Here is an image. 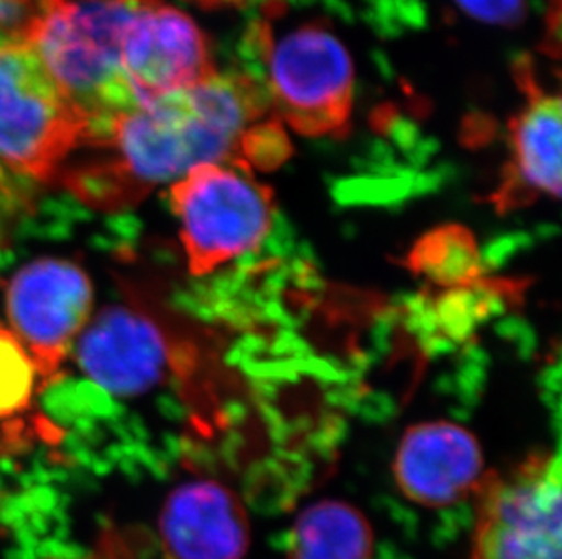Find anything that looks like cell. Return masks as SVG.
Here are the masks:
<instances>
[{"instance_id":"6da1fadb","label":"cell","mask_w":562,"mask_h":559,"mask_svg":"<svg viewBox=\"0 0 562 559\" xmlns=\"http://www.w3.org/2000/svg\"><path fill=\"white\" fill-rule=\"evenodd\" d=\"M97 159L64 168L57 182L86 206L117 212L204 164L270 171L292 153L259 82L246 71L215 73L127 113Z\"/></svg>"},{"instance_id":"7a4b0ae2","label":"cell","mask_w":562,"mask_h":559,"mask_svg":"<svg viewBox=\"0 0 562 559\" xmlns=\"http://www.w3.org/2000/svg\"><path fill=\"white\" fill-rule=\"evenodd\" d=\"M245 48L257 68L248 73L259 82L282 126L312 138L350 133L353 60L328 21L313 19L284 30L265 2L246 33Z\"/></svg>"},{"instance_id":"3957f363","label":"cell","mask_w":562,"mask_h":559,"mask_svg":"<svg viewBox=\"0 0 562 559\" xmlns=\"http://www.w3.org/2000/svg\"><path fill=\"white\" fill-rule=\"evenodd\" d=\"M144 0H66L35 48L86 122L88 148L138 107L123 66L127 24Z\"/></svg>"},{"instance_id":"277c9868","label":"cell","mask_w":562,"mask_h":559,"mask_svg":"<svg viewBox=\"0 0 562 559\" xmlns=\"http://www.w3.org/2000/svg\"><path fill=\"white\" fill-rule=\"evenodd\" d=\"M86 144V122L35 46L0 49V166L54 182Z\"/></svg>"},{"instance_id":"5b68a950","label":"cell","mask_w":562,"mask_h":559,"mask_svg":"<svg viewBox=\"0 0 562 559\" xmlns=\"http://www.w3.org/2000/svg\"><path fill=\"white\" fill-rule=\"evenodd\" d=\"M188 267L207 275L265 243L276 218V195L235 164L191 169L170 187Z\"/></svg>"},{"instance_id":"8992f818","label":"cell","mask_w":562,"mask_h":559,"mask_svg":"<svg viewBox=\"0 0 562 559\" xmlns=\"http://www.w3.org/2000/svg\"><path fill=\"white\" fill-rule=\"evenodd\" d=\"M470 559H561V456L536 453L506 472L486 470L473 494Z\"/></svg>"},{"instance_id":"52a82bcc","label":"cell","mask_w":562,"mask_h":559,"mask_svg":"<svg viewBox=\"0 0 562 559\" xmlns=\"http://www.w3.org/2000/svg\"><path fill=\"white\" fill-rule=\"evenodd\" d=\"M4 306L8 328L30 354L44 391L91 320L90 276L71 260H33L5 285Z\"/></svg>"},{"instance_id":"ba28073f","label":"cell","mask_w":562,"mask_h":559,"mask_svg":"<svg viewBox=\"0 0 562 559\" xmlns=\"http://www.w3.org/2000/svg\"><path fill=\"white\" fill-rule=\"evenodd\" d=\"M123 66L138 106L201 84L217 71L201 27L162 0L138 5L124 35Z\"/></svg>"},{"instance_id":"9c48e42d","label":"cell","mask_w":562,"mask_h":559,"mask_svg":"<svg viewBox=\"0 0 562 559\" xmlns=\"http://www.w3.org/2000/svg\"><path fill=\"white\" fill-rule=\"evenodd\" d=\"M75 358L97 386L121 398L146 395L177 370V351L165 329L132 307H108L75 343Z\"/></svg>"},{"instance_id":"30bf717a","label":"cell","mask_w":562,"mask_h":559,"mask_svg":"<svg viewBox=\"0 0 562 559\" xmlns=\"http://www.w3.org/2000/svg\"><path fill=\"white\" fill-rule=\"evenodd\" d=\"M526 104L509 121V159L488 202L504 213L561 195V96L542 90L530 64L517 66Z\"/></svg>"},{"instance_id":"8fae6325","label":"cell","mask_w":562,"mask_h":559,"mask_svg":"<svg viewBox=\"0 0 562 559\" xmlns=\"http://www.w3.org/2000/svg\"><path fill=\"white\" fill-rule=\"evenodd\" d=\"M484 475L479 440L468 429L450 422L409 427L393 461L401 492L428 509H445L473 498Z\"/></svg>"},{"instance_id":"7c38bea8","label":"cell","mask_w":562,"mask_h":559,"mask_svg":"<svg viewBox=\"0 0 562 559\" xmlns=\"http://www.w3.org/2000/svg\"><path fill=\"white\" fill-rule=\"evenodd\" d=\"M159 533L170 559H245L250 549L245 505L218 481L173 489L160 511Z\"/></svg>"},{"instance_id":"4fadbf2b","label":"cell","mask_w":562,"mask_h":559,"mask_svg":"<svg viewBox=\"0 0 562 559\" xmlns=\"http://www.w3.org/2000/svg\"><path fill=\"white\" fill-rule=\"evenodd\" d=\"M372 558V525L357 506L340 500L306 506L288 534L286 559Z\"/></svg>"},{"instance_id":"5bb4252c","label":"cell","mask_w":562,"mask_h":559,"mask_svg":"<svg viewBox=\"0 0 562 559\" xmlns=\"http://www.w3.org/2000/svg\"><path fill=\"white\" fill-rule=\"evenodd\" d=\"M38 392L37 370L30 354L8 323L0 320V422L30 411Z\"/></svg>"},{"instance_id":"9a60e30c","label":"cell","mask_w":562,"mask_h":559,"mask_svg":"<svg viewBox=\"0 0 562 559\" xmlns=\"http://www.w3.org/2000/svg\"><path fill=\"white\" fill-rule=\"evenodd\" d=\"M66 0H0V46H35Z\"/></svg>"},{"instance_id":"2e32d148","label":"cell","mask_w":562,"mask_h":559,"mask_svg":"<svg viewBox=\"0 0 562 559\" xmlns=\"http://www.w3.org/2000/svg\"><path fill=\"white\" fill-rule=\"evenodd\" d=\"M32 209V190L27 180L0 166V248L8 243L16 226Z\"/></svg>"},{"instance_id":"e0dca14e","label":"cell","mask_w":562,"mask_h":559,"mask_svg":"<svg viewBox=\"0 0 562 559\" xmlns=\"http://www.w3.org/2000/svg\"><path fill=\"white\" fill-rule=\"evenodd\" d=\"M462 10L479 21L512 24L522 16V0H457Z\"/></svg>"},{"instance_id":"ac0fdd59","label":"cell","mask_w":562,"mask_h":559,"mask_svg":"<svg viewBox=\"0 0 562 559\" xmlns=\"http://www.w3.org/2000/svg\"><path fill=\"white\" fill-rule=\"evenodd\" d=\"M190 2H195L207 10H215V8H243V5L251 4L255 0H190Z\"/></svg>"},{"instance_id":"d6986e66","label":"cell","mask_w":562,"mask_h":559,"mask_svg":"<svg viewBox=\"0 0 562 559\" xmlns=\"http://www.w3.org/2000/svg\"><path fill=\"white\" fill-rule=\"evenodd\" d=\"M0 49H2V46H0Z\"/></svg>"}]
</instances>
